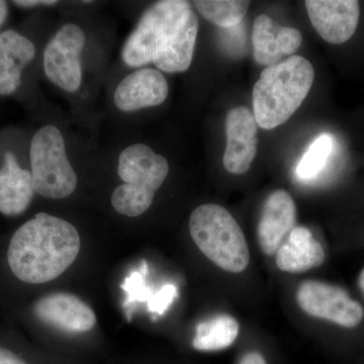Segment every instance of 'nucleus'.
I'll use <instances>...</instances> for the list:
<instances>
[{"instance_id": "13", "label": "nucleus", "mask_w": 364, "mask_h": 364, "mask_svg": "<svg viewBox=\"0 0 364 364\" xmlns=\"http://www.w3.org/2000/svg\"><path fill=\"white\" fill-rule=\"evenodd\" d=\"M303 42L299 30L279 25L267 14L255 18L252 30L253 56L259 65L270 67L294 56Z\"/></svg>"}, {"instance_id": "6", "label": "nucleus", "mask_w": 364, "mask_h": 364, "mask_svg": "<svg viewBox=\"0 0 364 364\" xmlns=\"http://www.w3.org/2000/svg\"><path fill=\"white\" fill-rule=\"evenodd\" d=\"M30 157L35 193L53 200L74 193L77 176L67 157L63 136L56 127L48 124L35 134Z\"/></svg>"}, {"instance_id": "22", "label": "nucleus", "mask_w": 364, "mask_h": 364, "mask_svg": "<svg viewBox=\"0 0 364 364\" xmlns=\"http://www.w3.org/2000/svg\"><path fill=\"white\" fill-rule=\"evenodd\" d=\"M0 364H28L18 354L0 346Z\"/></svg>"}, {"instance_id": "2", "label": "nucleus", "mask_w": 364, "mask_h": 364, "mask_svg": "<svg viewBox=\"0 0 364 364\" xmlns=\"http://www.w3.org/2000/svg\"><path fill=\"white\" fill-rule=\"evenodd\" d=\"M80 246V236L73 225L40 213L16 230L9 243L7 261L11 272L21 282L45 284L71 267Z\"/></svg>"}, {"instance_id": "7", "label": "nucleus", "mask_w": 364, "mask_h": 364, "mask_svg": "<svg viewBox=\"0 0 364 364\" xmlns=\"http://www.w3.org/2000/svg\"><path fill=\"white\" fill-rule=\"evenodd\" d=\"M299 308L312 317L325 318L345 328H355L363 320L364 310L360 304L351 299L342 287L306 280L296 291Z\"/></svg>"}, {"instance_id": "16", "label": "nucleus", "mask_w": 364, "mask_h": 364, "mask_svg": "<svg viewBox=\"0 0 364 364\" xmlns=\"http://www.w3.org/2000/svg\"><path fill=\"white\" fill-rule=\"evenodd\" d=\"M35 55L33 43L16 31L0 33V95H11L20 87L21 72Z\"/></svg>"}, {"instance_id": "8", "label": "nucleus", "mask_w": 364, "mask_h": 364, "mask_svg": "<svg viewBox=\"0 0 364 364\" xmlns=\"http://www.w3.org/2000/svg\"><path fill=\"white\" fill-rule=\"evenodd\" d=\"M85 36L78 26L67 23L46 46L44 70L54 85L67 92H75L82 80L81 52Z\"/></svg>"}, {"instance_id": "26", "label": "nucleus", "mask_w": 364, "mask_h": 364, "mask_svg": "<svg viewBox=\"0 0 364 364\" xmlns=\"http://www.w3.org/2000/svg\"><path fill=\"white\" fill-rule=\"evenodd\" d=\"M358 286L360 287V291H363L364 296V269L360 272V274H359Z\"/></svg>"}, {"instance_id": "17", "label": "nucleus", "mask_w": 364, "mask_h": 364, "mask_svg": "<svg viewBox=\"0 0 364 364\" xmlns=\"http://www.w3.org/2000/svg\"><path fill=\"white\" fill-rule=\"evenodd\" d=\"M33 193L32 173L21 169L13 153L6 152L4 167L0 169V213L23 214L32 202Z\"/></svg>"}, {"instance_id": "9", "label": "nucleus", "mask_w": 364, "mask_h": 364, "mask_svg": "<svg viewBox=\"0 0 364 364\" xmlns=\"http://www.w3.org/2000/svg\"><path fill=\"white\" fill-rule=\"evenodd\" d=\"M257 122L247 107H235L228 112L227 146L223 163L230 173L244 174L250 168L257 154Z\"/></svg>"}, {"instance_id": "24", "label": "nucleus", "mask_w": 364, "mask_h": 364, "mask_svg": "<svg viewBox=\"0 0 364 364\" xmlns=\"http://www.w3.org/2000/svg\"><path fill=\"white\" fill-rule=\"evenodd\" d=\"M238 364H267L265 358L259 352H248L245 355L242 356Z\"/></svg>"}, {"instance_id": "19", "label": "nucleus", "mask_w": 364, "mask_h": 364, "mask_svg": "<svg viewBox=\"0 0 364 364\" xmlns=\"http://www.w3.org/2000/svg\"><path fill=\"white\" fill-rule=\"evenodd\" d=\"M193 4L205 20L224 28L240 23L250 6L242 0H196Z\"/></svg>"}, {"instance_id": "21", "label": "nucleus", "mask_w": 364, "mask_h": 364, "mask_svg": "<svg viewBox=\"0 0 364 364\" xmlns=\"http://www.w3.org/2000/svg\"><path fill=\"white\" fill-rule=\"evenodd\" d=\"M176 296V289L172 286L163 287L154 296L150 299L149 308L152 312L162 313L168 306L170 301Z\"/></svg>"}, {"instance_id": "3", "label": "nucleus", "mask_w": 364, "mask_h": 364, "mask_svg": "<svg viewBox=\"0 0 364 364\" xmlns=\"http://www.w3.org/2000/svg\"><path fill=\"white\" fill-rule=\"evenodd\" d=\"M314 79L312 64L298 55L267 67L253 88V114L258 126L272 130L287 123L308 97Z\"/></svg>"}, {"instance_id": "20", "label": "nucleus", "mask_w": 364, "mask_h": 364, "mask_svg": "<svg viewBox=\"0 0 364 364\" xmlns=\"http://www.w3.org/2000/svg\"><path fill=\"white\" fill-rule=\"evenodd\" d=\"M334 138L329 134H322L306 150L296 167V174L301 179L309 181L316 176L324 168L334 149Z\"/></svg>"}, {"instance_id": "4", "label": "nucleus", "mask_w": 364, "mask_h": 364, "mask_svg": "<svg viewBox=\"0 0 364 364\" xmlns=\"http://www.w3.org/2000/svg\"><path fill=\"white\" fill-rule=\"evenodd\" d=\"M189 232L198 248L223 270L240 273L247 268V241L233 215L222 205L196 208L189 218Z\"/></svg>"}, {"instance_id": "10", "label": "nucleus", "mask_w": 364, "mask_h": 364, "mask_svg": "<svg viewBox=\"0 0 364 364\" xmlns=\"http://www.w3.org/2000/svg\"><path fill=\"white\" fill-rule=\"evenodd\" d=\"M305 4L311 23L326 42L343 44L356 32L360 14L356 0H308Z\"/></svg>"}, {"instance_id": "15", "label": "nucleus", "mask_w": 364, "mask_h": 364, "mask_svg": "<svg viewBox=\"0 0 364 364\" xmlns=\"http://www.w3.org/2000/svg\"><path fill=\"white\" fill-rule=\"evenodd\" d=\"M324 261V248L305 227H294L277 252V267L284 272H306Z\"/></svg>"}, {"instance_id": "12", "label": "nucleus", "mask_w": 364, "mask_h": 364, "mask_svg": "<svg viewBox=\"0 0 364 364\" xmlns=\"http://www.w3.org/2000/svg\"><path fill=\"white\" fill-rule=\"evenodd\" d=\"M296 221V205L291 196L277 189L267 196L257 226L261 250L268 256L277 254Z\"/></svg>"}, {"instance_id": "11", "label": "nucleus", "mask_w": 364, "mask_h": 364, "mask_svg": "<svg viewBox=\"0 0 364 364\" xmlns=\"http://www.w3.org/2000/svg\"><path fill=\"white\" fill-rule=\"evenodd\" d=\"M33 313L45 324L69 334L90 332L97 324L92 309L71 294L56 293L40 299Z\"/></svg>"}, {"instance_id": "23", "label": "nucleus", "mask_w": 364, "mask_h": 364, "mask_svg": "<svg viewBox=\"0 0 364 364\" xmlns=\"http://www.w3.org/2000/svg\"><path fill=\"white\" fill-rule=\"evenodd\" d=\"M14 4L21 7L52 6H56L58 1H55V0H16V1H14Z\"/></svg>"}, {"instance_id": "5", "label": "nucleus", "mask_w": 364, "mask_h": 364, "mask_svg": "<svg viewBox=\"0 0 364 364\" xmlns=\"http://www.w3.org/2000/svg\"><path fill=\"white\" fill-rule=\"evenodd\" d=\"M117 172L124 183L112 193V207L127 217H138L149 210L168 176L169 164L149 146L134 144L119 155Z\"/></svg>"}, {"instance_id": "14", "label": "nucleus", "mask_w": 364, "mask_h": 364, "mask_svg": "<svg viewBox=\"0 0 364 364\" xmlns=\"http://www.w3.org/2000/svg\"><path fill=\"white\" fill-rule=\"evenodd\" d=\"M168 93V83L161 72L157 69H139L117 85L114 100L119 111L132 112L162 105Z\"/></svg>"}, {"instance_id": "18", "label": "nucleus", "mask_w": 364, "mask_h": 364, "mask_svg": "<svg viewBox=\"0 0 364 364\" xmlns=\"http://www.w3.org/2000/svg\"><path fill=\"white\" fill-rule=\"evenodd\" d=\"M239 324L230 315H218L198 324L193 347L200 351H217L226 349L236 341Z\"/></svg>"}, {"instance_id": "1", "label": "nucleus", "mask_w": 364, "mask_h": 364, "mask_svg": "<svg viewBox=\"0 0 364 364\" xmlns=\"http://www.w3.org/2000/svg\"><path fill=\"white\" fill-rule=\"evenodd\" d=\"M198 33V16L188 1L162 0L143 14L122 57L130 67L153 63L167 73H181L193 61Z\"/></svg>"}, {"instance_id": "25", "label": "nucleus", "mask_w": 364, "mask_h": 364, "mask_svg": "<svg viewBox=\"0 0 364 364\" xmlns=\"http://www.w3.org/2000/svg\"><path fill=\"white\" fill-rule=\"evenodd\" d=\"M7 4L6 1H1L0 0V26L4 25V21H6L7 18Z\"/></svg>"}]
</instances>
